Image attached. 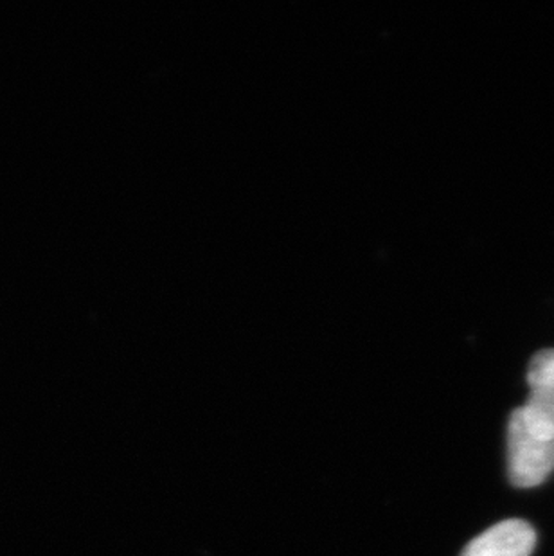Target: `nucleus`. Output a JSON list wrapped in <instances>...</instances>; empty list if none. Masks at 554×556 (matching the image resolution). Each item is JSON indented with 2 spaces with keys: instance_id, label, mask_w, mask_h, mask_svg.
Instances as JSON below:
<instances>
[{
  "instance_id": "f257e3e1",
  "label": "nucleus",
  "mask_w": 554,
  "mask_h": 556,
  "mask_svg": "<svg viewBox=\"0 0 554 556\" xmlns=\"http://www.w3.org/2000/svg\"><path fill=\"white\" fill-rule=\"evenodd\" d=\"M554 472V426L522 405L507 424V476L517 489H534Z\"/></svg>"
},
{
  "instance_id": "f03ea898",
  "label": "nucleus",
  "mask_w": 554,
  "mask_h": 556,
  "mask_svg": "<svg viewBox=\"0 0 554 556\" xmlns=\"http://www.w3.org/2000/svg\"><path fill=\"white\" fill-rule=\"evenodd\" d=\"M537 531L526 520L507 519L488 528L463 549L461 556H531Z\"/></svg>"
},
{
  "instance_id": "7ed1b4c3",
  "label": "nucleus",
  "mask_w": 554,
  "mask_h": 556,
  "mask_svg": "<svg viewBox=\"0 0 554 556\" xmlns=\"http://www.w3.org/2000/svg\"><path fill=\"white\" fill-rule=\"evenodd\" d=\"M528 386L529 399L524 405L554 426V348L542 350L531 358Z\"/></svg>"
}]
</instances>
